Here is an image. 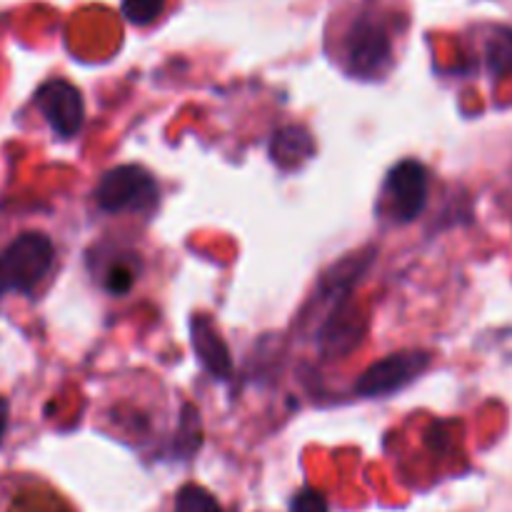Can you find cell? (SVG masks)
Listing matches in <instances>:
<instances>
[{
  "mask_svg": "<svg viewBox=\"0 0 512 512\" xmlns=\"http://www.w3.org/2000/svg\"><path fill=\"white\" fill-rule=\"evenodd\" d=\"M35 105L48 120L58 138H75L83 128L85 103L80 90L63 78H53L43 83L35 93Z\"/></svg>",
  "mask_w": 512,
  "mask_h": 512,
  "instance_id": "8992f818",
  "label": "cell"
},
{
  "mask_svg": "<svg viewBox=\"0 0 512 512\" xmlns=\"http://www.w3.org/2000/svg\"><path fill=\"white\" fill-rule=\"evenodd\" d=\"M393 35V15L380 0H360L353 5L338 40L348 73L358 78L383 75L393 65Z\"/></svg>",
  "mask_w": 512,
  "mask_h": 512,
  "instance_id": "6da1fadb",
  "label": "cell"
},
{
  "mask_svg": "<svg viewBox=\"0 0 512 512\" xmlns=\"http://www.w3.org/2000/svg\"><path fill=\"white\" fill-rule=\"evenodd\" d=\"M165 0H123V15L133 25H150L163 15Z\"/></svg>",
  "mask_w": 512,
  "mask_h": 512,
  "instance_id": "7c38bea8",
  "label": "cell"
},
{
  "mask_svg": "<svg viewBox=\"0 0 512 512\" xmlns=\"http://www.w3.org/2000/svg\"><path fill=\"white\" fill-rule=\"evenodd\" d=\"M363 328H365V320L360 318L358 310L343 300L333 308L330 318H325L323 328L318 333V345L323 350V355L328 358H343L348 355L350 350H355V345L363 340Z\"/></svg>",
  "mask_w": 512,
  "mask_h": 512,
  "instance_id": "52a82bcc",
  "label": "cell"
},
{
  "mask_svg": "<svg viewBox=\"0 0 512 512\" xmlns=\"http://www.w3.org/2000/svg\"><path fill=\"white\" fill-rule=\"evenodd\" d=\"M315 153V143L310 138V133L300 125H288V128H280L278 133L270 140V155H273L275 163L280 168L290 170L298 168L303 160H308Z\"/></svg>",
  "mask_w": 512,
  "mask_h": 512,
  "instance_id": "9c48e42d",
  "label": "cell"
},
{
  "mask_svg": "<svg viewBox=\"0 0 512 512\" xmlns=\"http://www.w3.org/2000/svg\"><path fill=\"white\" fill-rule=\"evenodd\" d=\"M178 448L183 455H193L200 448V415L193 405L183 408V428H180Z\"/></svg>",
  "mask_w": 512,
  "mask_h": 512,
  "instance_id": "4fadbf2b",
  "label": "cell"
},
{
  "mask_svg": "<svg viewBox=\"0 0 512 512\" xmlns=\"http://www.w3.org/2000/svg\"><path fill=\"white\" fill-rule=\"evenodd\" d=\"M55 260L53 240L43 233H23L0 253V298L8 293L30 295Z\"/></svg>",
  "mask_w": 512,
  "mask_h": 512,
  "instance_id": "7a4b0ae2",
  "label": "cell"
},
{
  "mask_svg": "<svg viewBox=\"0 0 512 512\" xmlns=\"http://www.w3.org/2000/svg\"><path fill=\"white\" fill-rule=\"evenodd\" d=\"M135 285V268L128 265L125 260H115L113 265L105 273V288L110 290L113 295H125L130 293Z\"/></svg>",
  "mask_w": 512,
  "mask_h": 512,
  "instance_id": "5bb4252c",
  "label": "cell"
},
{
  "mask_svg": "<svg viewBox=\"0 0 512 512\" xmlns=\"http://www.w3.org/2000/svg\"><path fill=\"white\" fill-rule=\"evenodd\" d=\"M485 63L495 78L512 75V28H495L485 43Z\"/></svg>",
  "mask_w": 512,
  "mask_h": 512,
  "instance_id": "30bf717a",
  "label": "cell"
},
{
  "mask_svg": "<svg viewBox=\"0 0 512 512\" xmlns=\"http://www.w3.org/2000/svg\"><path fill=\"white\" fill-rule=\"evenodd\" d=\"M190 340H193V350L198 355L200 365L210 375H215V378H230L233 375V360H230L228 345H225L223 335L218 333V328H215L208 315H195L190 320Z\"/></svg>",
  "mask_w": 512,
  "mask_h": 512,
  "instance_id": "ba28073f",
  "label": "cell"
},
{
  "mask_svg": "<svg viewBox=\"0 0 512 512\" xmlns=\"http://www.w3.org/2000/svg\"><path fill=\"white\" fill-rule=\"evenodd\" d=\"M8 413H10V408H8V400H5V398H0V443H3V438H5V430H8Z\"/></svg>",
  "mask_w": 512,
  "mask_h": 512,
  "instance_id": "2e32d148",
  "label": "cell"
},
{
  "mask_svg": "<svg viewBox=\"0 0 512 512\" xmlns=\"http://www.w3.org/2000/svg\"><path fill=\"white\" fill-rule=\"evenodd\" d=\"M95 200L105 213H135L158 203V185L140 165H118L103 173Z\"/></svg>",
  "mask_w": 512,
  "mask_h": 512,
  "instance_id": "3957f363",
  "label": "cell"
},
{
  "mask_svg": "<svg viewBox=\"0 0 512 512\" xmlns=\"http://www.w3.org/2000/svg\"><path fill=\"white\" fill-rule=\"evenodd\" d=\"M430 175L418 160H403L385 180V205L398 223H413L428 205Z\"/></svg>",
  "mask_w": 512,
  "mask_h": 512,
  "instance_id": "5b68a950",
  "label": "cell"
},
{
  "mask_svg": "<svg viewBox=\"0 0 512 512\" xmlns=\"http://www.w3.org/2000/svg\"><path fill=\"white\" fill-rule=\"evenodd\" d=\"M433 363V355L425 350H403V353H393L388 358L378 360L370 365L363 375H360L358 390L363 398H383V395L403 390L413 380H418L425 370Z\"/></svg>",
  "mask_w": 512,
  "mask_h": 512,
  "instance_id": "277c9868",
  "label": "cell"
},
{
  "mask_svg": "<svg viewBox=\"0 0 512 512\" xmlns=\"http://www.w3.org/2000/svg\"><path fill=\"white\" fill-rule=\"evenodd\" d=\"M290 512H330V510H328V500H325L318 490L305 488L293 498Z\"/></svg>",
  "mask_w": 512,
  "mask_h": 512,
  "instance_id": "9a60e30c",
  "label": "cell"
},
{
  "mask_svg": "<svg viewBox=\"0 0 512 512\" xmlns=\"http://www.w3.org/2000/svg\"><path fill=\"white\" fill-rule=\"evenodd\" d=\"M175 512H223L218 500L200 485H185L175 495Z\"/></svg>",
  "mask_w": 512,
  "mask_h": 512,
  "instance_id": "8fae6325",
  "label": "cell"
}]
</instances>
